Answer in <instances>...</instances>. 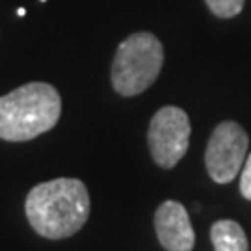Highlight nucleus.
I'll list each match as a JSON object with an SVG mask.
<instances>
[{"label":"nucleus","mask_w":251,"mask_h":251,"mask_svg":"<svg viewBox=\"0 0 251 251\" xmlns=\"http://www.w3.org/2000/svg\"><path fill=\"white\" fill-rule=\"evenodd\" d=\"M41 2H45V0H41Z\"/></svg>","instance_id":"9b49d317"},{"label":"nucleus","mask_w":251,"mask_h":251,"mask_svg":"<svg viewBox=\"0 0 251 251\" xmlns=\"http://www.w3.org/2000/svg\"><path fill=\"white\" fill-rule=\"evenodd\" d=\"M91 210L90 192L80 179L60 177L28 192L25 214L30 227L49 240H63L80 231Z\"/></svg>","instance_id":"f257e3e1"},{"label":"nucleus","mask_w":251,"mask_h":251,"mask_svg":"<svg viewBox=\"0 0 251 251\" xmlns=\"http://www.w3.org/2000/svg\"><path fill=\"white\" fill-rule=\"evenodd\" d=\"M250 147L248 132L236 121H222L212 130L205 149V166L218 184H227L238 177Z\"/></svg>","instance_id":"39448f33"},{"label":"nucleus","mask_w":251,"mask_h":251,"mask_svg":"<svg viewBox=\"0 0 251 251\" xmlns=\"http://www.w3.org/2000/svg\"><path fill=\"white\" fill-rule=\"evenodd\" d=\"M154 231L166 251H192L196 233L186 208L179 201H164L154 212Z\"/></svg>","instance_id":"423d86ee"},{"label":"nucleus","mask_w":251,"mask_h":251,"mask_svg":"<svg viewBox=\"0 0 251 251\" xmlns=\"http://www.w3.org/2000/svg\"><path fill=\"white\" fill-rule=\"evenodd\" d=\"M240 194L244 196V199L251 201V152L246 158L242 175H240Z\"/></svg>","instance_id":"1a4fd4ad"},{"label":"nucleus","mask_w":251,"mask_h":251,"mask_svg":"<svg viewBox=\"0 0 251 251\" xmlns=\"http://www.w3.org/2000/svg\"><path fill=\"white\" fill-rule=\"evenodd\" d=\"M62 116V97L47 82H28L0 97V140L28 142L52 130Z\"/></svg>","instance_id":"f03ea898"},{"label":"nucleus","mask_w":251,"mask_h":251,"mask_svg":"<svg viewBox=\"0 0 251 251\" xmlns=\"http://www.w3.org/2000/svg\"><path fill=\"white\" fill-rule=\"evenodd\" d=\"M208 9L220 19L236 17L244 8V0H205Z\"/></svg>","instance_id":"6e6552de"},{"label":"nucleus","mask_w":251,"mask_h":251,"mask_svg":"<svg viewBox=\"0 0 251 251\" xmlns=\"http://www.w3.org/2000/svg\"><path fill=\"white\" fill-rule=\"evenodd\" d=\"M190 134H192L190 117L182 108H160L152 116L147 132V144L152 160L164 170L175 168L188 151Z\"/></svg>","instance_id":"20e7f679"},{"label":"nucleus","mask_w":251,"mask_h":251,"mask_svg":"<svg viewBox=\"0 0 251 251\" xmlns=\"http://www.w3.org/2000/svg\"><path fill=\"white\" fill-rule=\"evenodd\" d=\"M25 13H26V11H25V8H19V9H17V15H19V17H23Z\"/></svg>","instance_id":"9d476101"},{"label":"nucleus","mask_w":251,"mask_h":251,"mask_svg":"<svg viewBox=\"0 0 251 251\" xmlns=\"http://www.w3.org/2000/svg\"><path fill=\"white\" fill-rule=\"evenodd\" d=\"M164 65V47L151 32L123 39L112 62V86L121 97H134L151 88Z\"/></svg>","instance_id":"7ed1b4c3"},{"label":"nucleus","mask_w":251,"mask_h":251,"mask_svg":"<svg viewBox=\"0 0 251 251\" xmlns=\"http://www.w3.org/2000/svg\"><path fill=\"white\" fill-rule=\"evenodd\" d=\"M210 240L214 251H250L242 225L234 220H218L210 227Z\"/></svg>","instance_id":"0eeeda50"}]
</instances>
